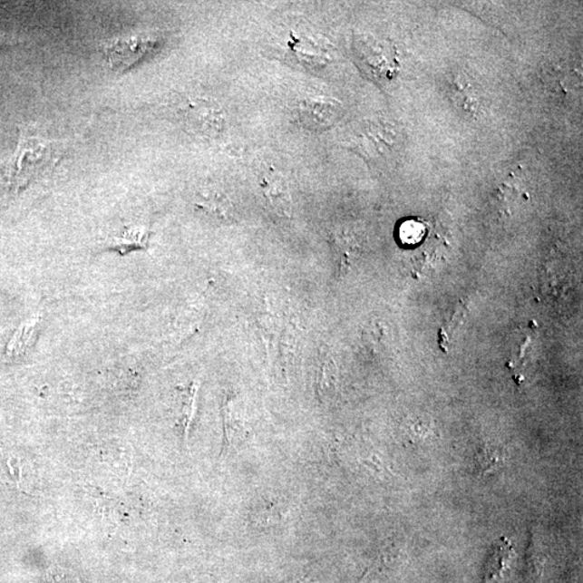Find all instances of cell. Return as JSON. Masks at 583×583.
Returning <instances> with one entry per match:
<instances>
[{
  "label": "cell",
  "mask_w": 583,
  "mask_h": 583,
  "mask_svg": "<svg viewBox=\"0 0 583 583\" xmlns=\"http://www.w3.org/2000/svg\"><path fill=\"white\" fill-rule=\"evenodd\" d=\"M505 462V455L500 447L485 445L481 447L477 456H475V465H477L480 474L490 475L500 470Z\"/></svg>",
  "instance_id": "9c48e42d"
},
{
  "label": "cell",
  "mask_w": 583,
  "mask_h": 583,
  "mask_svg": "<svg viewBox=\"0 0 583 583\" xmlns=\"http://www.w3.org/2000/svg\"><path fill=\"white\" fill-rule=\"evenodd\" d=\"M201 199L197 206L203 211L212 215L215 219L223 222H231L234 219V206L229 198L222 191L207 190L200 195Z\"/></svg>",
  "instance_id": "ba28073f"
},
{
  "label": "cell",
  "mask_w": 583,
  "mask_h": 583,
  "mask_svg": "<svg viewBox=\"0 0 583 583\" xmlns=\"http://www.w3.org/2000/svg\"><path fill=\"white\" fill-rule=\"evenodd\" d=\"M262 189L271 206L283 214L291 212V195L288 191L285 179L278 173L265 175Z\"/></svg>",
  "instance_id": "52a82bcc"
},
{
  "label": "cell",
  "mask_w": 583,
  "mask_h": 583,
  "mask_svg": "<svg viewBox=\"0 0 583 583\" xmlns=\"http://www.w3.org/2000/svg\"><path fill=\"white\" fill-rule=\"evenodd\" d=\"M152 44L141 37L121 39L107 46L106 54L116 71H124L141 59Z\"/></svg>",
  "instance_id": "277c9868"
},
{
  "label": "cell",
  "mask_w": 583,
  "mask_h": 583,
  "mask_svg": "<svg viewBox=\"0 0 583 583\" xmlns=\"http://www.w3.org/2000/svg\"><path fill=\"white\" fill-rule=\"evenodd\" d=\"M56 156L48 141L35 137L30 129L22 130L18 147L7 166V184L22 189L33 179L54 166Z\"/></svg>",
  "instance_id": "6da1fadb"
},
{
  "label": "cell",
  "mask_w": 583,
  "mask_h": 583,
  "mask_svg": "<svg viewBox=\"0 0 583 583\" xmlns=\"http://www.w3.org/2000/svg\"><path fill=\"white\" fill-rule=\"evenodd\" d=\"M179 116L187 131L205 139H213L223 132L224 111L215 102L191 98L183 102Z\"/></svg>",
  "instance_id": "7a4b0ae2"
},
{
  "label": "cell",
  "mask_w": 583,
  "mask_h": 583,
  "mask_svg": "<svg viewBox=\"0 0 583 583\" xmlns=\"http://www.w3.org/2000/svg\"><path fill=\"white\" fill-rule=\"evenodd\" d=\"M296 116L298 123L308 131H326L341 118L342 105L326 96H313L299 102Z\"/></svg>",
  "instance_id": "3957f363"
},
{
  "label": "cell",
  "mask_w": 583,
  "mask_h": 583,
  "mask_svg": "<svg viewBox=\"0 0 583 583\" xmlns=\"http://www.w3.org/2000/svg\"><path fill=\"white\" fill-rule=\"evenodd\" d=\"M514 556L513 543L506 537L500 538L492 546L488 562L484 566L483 581L489 583L503 578L511 568Z\"/></svg>",
  "instance_id": "5b68a950"
},
{
  "label": "cell",
  "mask_w": 583,
  "mask_h": 583,
  "mask_svg": "<svg viewBox=\"0 0 583 583\" xmlns=\"http://www.w3.org/2000/svg\"><path fill=\"white\" fill-rule=\"evenodd\" d=\"M382 44L373 43L372 41H361L359 44L358 55L361 64L371 73L375 78L383 76L389 77L390 61L388 59V51L384 49Z\"/></svg>",
  "instance_id": "8992f818"
}]
</instances>
